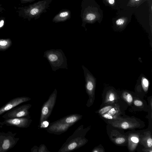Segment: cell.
Returning a JSON list of instances; mask_svg holds the SVG:
<instances>
[{
  "label": "cell",
  "instance_id": "1",
  "mask_svg": "<svg viewBox=\"0 0 152 152\" xmlns=\"http://www.w3.org/2000/svg\"><path fill=\"white\" fill-rule=\"evenodd\" d=\"M52 0L39 1L28 6L19 7L17 11L18 16L23 19L30 21L39 18L43 13L46 12L50 7Z\"/></svg>",
  "mask_w": 152,
  "mask_h": 152
},
{
  "label": "cell",
  "instance_id": "2",
  "mask_svg": "<svg viewBox=\"0 0 152 152\" xmlns=\"http://www.w3.org/2000/svg\"><path fill=\"white\" fill-rule=\"evenodd\" d=\"M16 134L9 131L0 132V152H6L14 147L19 140L15 137Z\"/></svg>",
  "mask_w": 152,
  "mask_h": 152
},
{
  "label": "cell",
  "instance_id": "3",
  "mask_svg": "<svg viewBox=\"0 0 152 152\" xmlns=\"http://www.w3.org/2000/svg\"><path fill=\"white\" fill-rule=\"evenodd\" d=\"M31 105L24 104L15 107L7 111L2 117L4 119L25 117L29 115V110Z\"/></svg>",
  "mask_w": 152,
  "mask_h": 152
},
{
  "label": "cell",
  "instance_id": "4",
  "mask_svg": "<svg viewBox=\"0 0 152 152\" xmlns=\"http://www.w3.org/2000/svg\"><path fill=\"white\" fill-rule=\"evenodd\" d=\"M32 121L29 115L20 118H16L4 119L0 122V125L13 126L18 128H24L28 127Z\"/></svg>",
  "mask_w": 152,
  "mask_h": 152
},
{
  "label": "cell",
  "instance_id": "5",
  "mask_svg": "<svg viewBox=\"0 0 152 152\" xmlns=\"http://www.w3.org/2000/svg\"><path fill=\"white\" fill-rule=\"evenodd\" d=\"M56 98V94L53 93L42 106L41 109L40 124L49 117L55 105Z\"/></svg>",
  "mask_w": 152,
  "mask_h": 152
},
{
  "label": "cell",
  "instance_id": "6",
  "mask_svg": "<svg viewBox=\"0 0 152 152\" xmlns=\"http://www.w3.org/2000/svg\"><path fill=\"white\" fill-rule=\"evenodd\" d=\"M80 16L83 24L86 23H91L94 21L97 18V14L89 5H86L82 1Z\"/></svg>",
  "mask_w": 152,
  "mask_h": 152
},
{
  "label": "cell",
  "instance_id": "7",
  "mask_svg": "<svg viewBox=\"0 0 152 152\" xmlns=\"http://www.w3.org/2000/svg\"><path fill=\"white\" fill-rule=\"evenodd\" d=\"M31 99L30 98L26 96L18 97L12 99L0 108V115L17 105Z\"/></svg>",
  "mask_w": 152,
  "mask_h": 152
},
{
  "label": "cell",
  "instance_id": "8",
  "mask_svg": "<svg viewBox=\"0 0 152 152\" xmlns=\"http://www.w3.org/2000/svg\"><path fill=\"white\" fill-rule=\"evenodd\" d=\"M71 15V11L67 9H62L52 19L53 22H63L69 19Z\"/></svg>",
  "mask_w": 152,
  "mask_h": 152
},
{
  "label": "cell",
  "instance_id": "9",
  "mask_svg": "<svg viewBox=\"0 0 152 152\" xmlns=\"http://www.w3.org/2000/svg\"><path fill=\"white\" fill-rule=\"evenodd\" d=\"M73 124H68L61 123L59 121L56 122V123H54V125L50 126V127H56V128L50 130V131H52L57 132H63L66 131Z\"/></svg>",
  "mask_w": 152,
  "mask_h": 152
},
{
  "label": "cell",
  "instance_id": "10",
  "mask_svg": "<svg viewBox=\"0 0 152 152\" xmlns=\"http://www.w3.org/2000/svg\"><path fill=\"white\" fill-rule=\"evenodd\" d=\"M80 117L78 115H73L66 117L58 121L64 124H73L77 121L80 119Z\"/></svg>",
  "mask_w": 152,
  "mask_h": 152
},
{
  "label": "cell",
  "instance_id": "11",
  "mask_svg": "<svg viewBox=\"0 0 152 152\" xmlns=\"http://www.w3.org/2000/svg\"><path fill=\"white\" fill-rule=\"evenodd\" d=\"M12 45V42L10 39H0V51L7 50Z\"/></svg>",
  "mask_w": 152,
  "mask_h": 152
},
{
  "label": "cell",
  "instance_id": "12",
  "mask_svg": "<svg viewBox=\"0 0 152 152\" xmlns=\"http://www.w3.org/2000/svg\"><path fill=\"white\" fill-rule=\"evenodd\" d=\"M127 18L126 17H122L117 20L115 24L118 26H122L124 25L127 22Z\"/></svg>",
  "mask_w": 152,
  "mask_h": 152
},
{
  "label": "cell",
  "instance_id": "13",
  "mask_svg": "<svg viewBox=\"0 0 152 152\" xmlns=\"http://www.w3.org/2000/svg\"><path fill=\"white\" fill-rule=\"evenodd\" d=\"M142 1V0H130L127 4V6L131 7L137 6Z\"/></svg>",
  "mask_w": 152,
  "mask_h": 152
},
{
  "label": "cell",
  "instance_id": "14",
  "mask_svg": "<svg viewBox=\"0 0 152 152\" xmlns=\"http://www.w3.org/2000/svg\"><path fill=\"white\" fill-rule=\"evenodd\" d=\"M142 83L143 87L144 89H148L149 84V81L148 79L145 77H142Z\"/></svg>",
  "mask_w": 152,
  "mask_h": 152
},
{
  "label": "cell",
  "instance_id": "15",
  "mask_svg": "<svg viewBox=\"0 0 152 152\" xmlns=\"http://www.w3.org/2000/svg\"><path fill=\"white\" fill-rule=\"evenodd\" d=\"M112 107L111 106H108L101 109L99 111V113L101 114H103L109 111Z\"/></svg>",
  "mask_w": 152,
  "mask_h": 152
},
{
  "label": "cell",
  "instance_id": "16",
  "mask_svg": "<svg viewBox=\"0 0 152 152\" xmlns=\"http://www.w3.org/2000/svg\"><path fill=\"white\" fill-rule=\"evenodd\" d=\"M49 60L51 61L56 60L58 58L57 56L55 54H52L49 55L48 56Z\"/></svg>",
  "mask_w": 152,
  "mask_h": 152
},
{
  "label": "cell",
  "instance_id": "17",
  "mask_svg": "<svg viewBox=\"0 0 152 152\" xmlns=\"http://www.w3.org/2000/svg\"><path fill=\"white\" fill-rule=\"evenodd\" d=\"M94 86L93 83L91 81L88 82L86 85V88L89 91H92L93 88Z\"/></svg>",
  "mask_w": 152,
  "mask_h": 152
},
{
  "label": "cell",
  "instance_id": "18",
  "mask_svg": "<svg viewBox=\"0 0 152 152\" xmlns=\"http://www.w3.org/2000/svg\"><path fill=\"white\" fill-rule=\"evenodd\" d=\"M5 18L0 16V29L3 28L5 24Z\"/></svg>",
  "mask_w": 152,
  "mask_h": 152
},
{
  "label": "cell",
  "instance_id": "19",
  "mask_svg": "<svg viewBox=\"0 0 152 152\" xmlns=\"http://www.w3.org/2000/svg\"><path fill=\"white\" fill-rule=\"evenodd\" d=\"M125 141V139L123 137L118 138L116 139L115 142L118 144H120L124 142Z\"/></svg>",
  "mask_w": 152,
  "mask_h": 152
},
{
  "label": "cell",
  "instance_id": "20",
  "mask_svg": "<svg viewBox=\"0 0 152 152\" xmlns=\"http://www.w3.org/2000/svg\"><path fill=\"white\" fill-rule=\"evenodd\" d=\"M129 124L126 122H123L121 125L122 128L124 129H128L129 127Z\"/></svg>",
  "mask_w": 152,
  "mask_h": 152
},
{
  "label": "cell",
  "instance_id": "21",
  "mask_svg": "<svg viewBox=\"0 0 152 152\" xmlns=\"http://www.w3.org/2000/svg\"><path fill=\"white\" fill-rule=\"evenodd\" d=\"M126 99L127 101L129 103L131 102L133 100V98L131 95L129 94H128L126 96Z\"/></svg>",
  "mask_w": 152,
  "mask_h": 152
},
{
  "label": "cell",
  "instance_id": "22",
  "mask_svg": "<svg viewBox=\"0 0 152 152\" xmlns=\"http://www.w3.org/2000/svg\"><path fill=\"white\" fill-rule=\"evenodd\" d=\"M41 127L43 128H46L49 125V123L47 121H43L41 124Z\"/></svg>",
  "mask_w": 152,
  "mask_h": 152
},
{
  "label": "cell",
  "instance_id": "23",
  "mask_svg": "<svg viewBox=\"0 0 152 152\" xmlns=\"http://www.w3.org/2000/svg\"><path fill=\"white\" fill-rule=\"evenodd\" d=\"M116 113V110L114 108H111L108 112V114L110 115H115Z\"/></svg>",
  "mask_w": 152,
  "mask_h": 152
},
{
  "label": "cell",
  "instance_id": "24",
  "mask_svg": "<svg viewBox=\"0 0 152 152\" xmlns=\"http://www.w3.org/2000/svg\"><path fill=\"white\" fill-rule=\"evenodd\" d=\"M134 104L136 106H140L142 105V102L140 100H136L134 102Z\"/></svg>",
  "mask_w": 152,
  "mask_h": 152
},
{
  "label": "cell",
  "instance_id": "25",
  "mask_svg": "<svg viewBox=\"0 0 152 152\" xmlns=\"http://www.w3.org/2000/svg\"><path fill=\"white\" fill-rule=\"evenodd\" d=\"M35 0H20V2L22 4H25L28 3H31Z\"/></svg>",
  "mask_w": 152,
  "mask_h": 152
},
{
  "label": "cell",
  "instance_id": "26",
  "mask_svg": "<svg viewBox=\"0 0 152 152\" xmlns=\"http://www.w3.org/2000/svg\"><path fill=\"white\" fill-rule=\"evenodd\" d=\"M147 143L148 146L151 147L152 145V139L151 138H148L147 140Z\"/></svg>",
  "mask_w": 152,
  "mask_h": 152
},
{
  "label": "cell",
  "instance_id": "27",
  "mask_svg": "<svg viewBox=\"0 0 152 152\" xmlns=\"http://www.w3.org/2000/svg\"><path fill=\"white\" fill-rule=\"evenodd\" d=\"M107 3L111 5H114L115 3V0H105Z\"/></svg>",
  "mask_w": 152,
  "mask_h": 152
},
{
  "label": "cell",
  "instance_id": "28",
  "mask_svg": "<svg viewBox=\"0 0 152 152\" xmlns=\"http://www.w3.org/2000/svg\"><path fill=\"white\" fill-rule=\"evenodd\" d=\"M104 118L108 119H112L113 117L112 116L109 115L108 114H106L103 115L102 116Z\"/></svg>",
  "mask_w": 152,
  "mask_h": 152
},
{
  "label": "cell",
  "instance_id": "29",
  "mask_svg": "<svg viewBox=\"0 0 152 152\" xmlns=\"http://www.w3.org/2000/svg\"><path fill=\"white\" fill-rule=\"evenodd\" d=\"M131 140L133 142L135 143H137L139 141V140L136 137H132L131 138Z\"/></svg>",
  "mask_w": 152,
  "mask_h": 152
},
{
  "label": "cell",
  "instance_id": "30",
  "mask_svg": "<svg viewBox=\"0 0 152 152\" xmlns=\"http://www.w3.org/2000/svg\"><path fill=\"white\" fill-rule=\"evenodd\" d=\"M114 95L113 93H111L110 94L109 96V99L110 101H112L114 99Z\"/></svg>",
  "mask_w": 152,
  "mask_h": 152
},
{
  "label": "cell",
  "instance_id": "31",
  "mask_svg": "<svg viewBox=\"0 0 152 152\" xmlns=\"http://www.w3.org/2000/svg\"><path fill=\"white\" fill-rule=\"evenodd\" d=\"M4 11H5L4 9L1 7V5H0V15Z\"/></svg>",
  "mask_w": 152,
  "mask_h": 152
}]
</instances>
